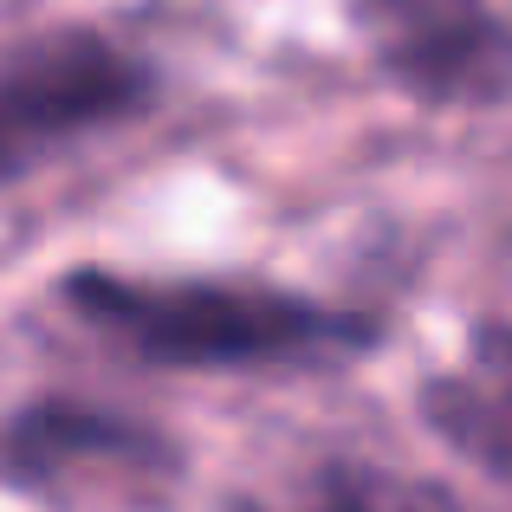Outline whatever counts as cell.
I'll return each instance as SVG.
<instances>
[{
    "instance_id": "1",
    "label": "cell",
    "mask_w": 512,
    "mask_h": 512,
    "mask_svg": "<svg viewBox=\"0 0 512 512\" xmlns=\"http://www.w3.org/2000/svg\"><path fill=\"white\" fill-rule=\"evenodd\" d=\"M59 305L104 350L188 376H305L383 344V318L370 305H338L279 279L72 266L59 279Z\"/></svg>"
},
{
    "instance_id": "2",
    "label": "cell",
    "mask_w": 512,
    "mask_h": 512,
    "mask_svg": "<svg viewBox=\"0 0 512 512\" xmlns=\"http://www.w3.org/2000/svg\"><path fill=\"white\" fill-rule=\"evenodd\" d=\"M156 104V65L98 26H46L7 46L0 72V175L26 182L65 143L137 124Z\"/></svg>"
},
{
    "instance_id": "3",
    "label": "cell",
    "mask_w": 512,
    "mask_h": 512,
    "mask_svg": "<svg viewBox=\"0 0 512 512\" xmlns=\"http://www.w3.org/2000/svg\"><path fill=\"white\" fill-rule=\"evenodd\" d=\"M370 65L428 111L512 98V20L493 0H350Z\"/></svg>"
},
{
    "instance_id": "4",
    "label": "cell",
    "mask_w": 512,
    "mask_h": 512,
    "mask_svg": "<svg viewBox=\"0 0 512 512\" xmlns=\"http://www.w3.org/2000/svg\"><path fill=\"white\" fill-rule=\"evenodd\" d=\"M0 467H7V493L52 500V493H72V480H85V474L163 480L175 474V441L124 409L46 389V396H26L7 415Z\"/></svg>"
},
{
    "instance_id": "5",
    "label": "cell",
    "mask_w": 512,
    "mask_h": 512,
    "mask_svg": "<svg viewBox=\"0 0 512 512\" xmlns=\"http://www.w3.org/2000/svg\"><path fill=\"white\" fill-rule=\"evenodd\" d=\"M422 428L467 467L512 487V318H480L461 363L415 389Z\"/></svg>"
},
{
    "instance_id": "6",
    "label": "cell",
    "mask_w": 512,
    "mask_h": 512,
    "mask_svg": "<svg viewBox=\"0 0 512 512\" xmlns=\"http://www.w3.org/2000/svg\"><path fill=\"white\" fill-rule=\"evenodd\" d=\"M286 512H461V506L441 487H428V480H402L370 461H331V467H318L305 500Z\"/></svg>"
}]
</instances>
